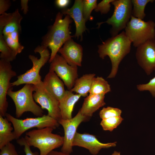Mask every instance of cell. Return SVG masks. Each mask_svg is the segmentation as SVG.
<instances>
[{"mask_svg": "<svg viewBox=\"0 0 155 155\" xmlns=\"http://www.w3.org/2000/svg\"><path fill=\"white\" fill-rule=\"evenodd\" d=\"M137 89L140 91H148L154 97H155V77L146 84L137 85Z\"/></svg>", "mask_w": 155, "mask_h": 155, "instance_id": "cell-30", "label": "cell"}, {"mask_svg": "<svg viewBox=\"0 0 155 155\" xmlns=\"http://www.w3.org/2000/svg\"><path fill=\"white\" fill-rule=\"evenodd\" d=\"M69 2L70 1L68 0H57L55 1V4L58 7L63 8L67 6Z\"/></svg>", "mask_w": 155, "mask_h": 155, "instance_id": "cell-35", "label": "cell"}, {"mask_svg": "<svg viewBox=\"0 0 155 155\" xmlns=\"http://www.w3.org/2000/svg\"><path fill=\"white\" fill-rule=\"evenodd\" d=\"M111 155H121L120 152L116 151H114Z\"/></svg>", "mask_w": 155, "mask_h": 155, "instance_id": "cell-38", "label": "cell"}, {"mask_svg": "<svg viewBox=\"0 0 155 155\" xmlns=\"http://www.w3.org/2000/svg\"><path fill=\"white\" fill-rule=\"evenodd\" d=\"M28 0H21V10L23 11L24 13L25 14H26L28 11Z\"/></svg>", "mask_w": 155, "mask_h": 155, "instance_id": "cell-36", "label": "cell"}, {"mask_svg": "<svg viewBox=\"0 0 155 155\" xmlns=\"http://www.w3.org/2000/svg\"><path fill=\"white\" fill-rule=\"evenodd\" d=\"M58 52L69 65L81 66L82 60L83 49L80 44L71 38L66 42Z\"/></svg>", "mask_w": 155, "mask_h": 155, "instance_id": "cell-15", "label": "cell"}, {"mask_svg": "<svg viewBox=\"0 0 155 155\" xmlns=\"http://www.w3.org/2000/svg\"><path fill=\"white\" fill-rule=\"evenodd\" d=\"M0 155H18L14 145L9 142L0 149Z\"/></svg>", "mask_w": 155, "mask_h": 155, "instance_id": "cell-32", "label": "cell"}, {"mask_svg": "<svg viewBox=\"0 0 155 155\" xmlns=\"http://www.w3.org/2000/svg\"><path fill=\"white\" fill-rule=\"evenodd\" d=\"M11 123L6 118L0 115V149L12 140L16 139Z\"/></svg>", "mask_w": 155, "mask_h": 155, "instance_id": "cell-21", "label": "cell"}, {"mask_svg": "<svg viewBox=\"0 0 155 155\" xmlns=\"http://www.w3.org/2000/svg\"><path fill=\"white\" fill-rule=\"evenodd\" d=\"M16 75V72L12 69L10 62L4 59L0 60V115L5 116L8 104L6 96L9 89L11 88L10 81Z\"/></svg>", "mask_w": 155, "mask_h": 155, "instance_id": "cell-11", "label": "cell"}, {"mask_svg": "<svg viewBox=\"0 0 155 155\" xmlns=\"http://www.w3.org/2000/svg\"><path fill=\"white\" fill-rule=\"evenodd\" d=\"M113 0H103L97 5L94 10L96 12H100L101 14L107 13L110 10L111 3Z\"/></svg>", "mask_w": 155, "mask_h": 155, "instance_id": "cell-31", "label": "cell"}, {"mask_svg": "<svg viewBox=\"0 0 155 155\" xmlns=\"http://www.w3.org/2000/svg\"><path fill=\"white\" fill-rule=\"evenodd\" d=\"M95 75L94 73L84 75L76 80L73 88L69 90L75 92L81 96H87L90 90L92 81Z\"/></svg>", "mask_w": 155, "mask_h": 155, "instance_id": "cell-20", "label": "cell"}, {"mask_svg": "<svg viewBox=\"0 0 155 155\" xmlns=\"http://www.w3.org/2000/svg\"><path fill=\"white\" fill-rule=\"evenodd\" d=\"M12 89L11 88L9 89L7 95L14 102L16 117H20L26 112H30L37 117L43 115V109L34 101L33 94L35 91L34 85L25 84L21 89L16 91Z\"/></svg>", "mask_w": 155, "mask_h": 155, "instance_id": "cell-4", "label": "cell"}, {"mask_svg": "<svg viewBox=\"0 0 155 155\" xmlns=\"http://www.w3.org/2000/svg\"><path fill=\"white\" fill-rule=\"evenodd\" d=\"M78 94H74L69 90H66L63 98L59 101L61 119H70L72 117V114L74 106L81 97Z\"/></svg>", "mask_w": 155, "mask_h": 155, "instance_id": "cell-19", "label": "cell"}, {"mask_svg": "<svg viewBox=\"0 0 155 155\" xmlns=\"http://www.w3.org/2000/svg\"><path fill=\"white\" fill-rule=\"evenodd\" d=\"M17 143L21 146H24V150L25 155H39L37 152H33L30 149V147L27 143L24 138L22 137L17 140Z\"/></svg>", "mask_w": 155, "mask_h": 155, "instance_id": "cell-33", "label": "cell"}, {"mask_svg": "<svg viewBox=\"0 0 155 155\" xmlns=\"http://www.w3.org/2000/svg\"><path fill=\"white\" fill-rule=\"evenodd\" d=\"M110 85L102 77H94L92 81L89 94H106L111 91Z\"/></svg>", "mask_w": 155, "mask_h": 155, "instance_id": "cell-23", "label": "cell"}, {"mask_svg": "<svg viewBox=\"0 0 155 155\" xmlns=\"http://www.w3.org/2000/svg\"><path fill=\"white\" fill-rule=\"evenodd\" d=\"M3 38L8 46L17 55L21 53L24 48L19 41L12 39L7 36H3Z\"/></svg>", "mask_w": 155, "mask_h": 155, "instance_id": "cell-29", "label": "cell"}, {"mask_svg": "<svg viewBox=\"0 0 155 155\" xmlns=\"http://www.w3.org/2000/svg\"><path fill=\"white\" fill-rule=\"evenodd\" d=\"M34 86L33 97L35 101L42 109L47 111L48 115L58 121L61 119L59 101L46 89L42 81Z\"/></svg>", "mask_w": 155, "mask_h": 155, "instance_id": "cell-9", "label": "cell"}, {"mask_svg": "<svg viewBox=\"0 0 155 155\" xmlns=\"http://www.w3.org/2000/svg\"><path fill=\"white\" fill-rule=\"evenodd\" d=\"M135 57L138 64L148 75L155 71V39L137 47Z\"/></svg>", "mask_w": 155, "mask_h": 155, "instance_id": "cell-13", "label": "cell"}, {"mask_svg": "<svg viewBox=\"0 0 155 155\" xmlns=\"http://www.w3.org/2000/svg\"><path fill=\"white\" fill-rule=\"evenodd\" d=\"M122 111L120 109L111 106L104 107L100 111L99 115L101 119L121 116Z\"/></svg>", "mask_w": 155, "mask_h": 155, "instance_id": "cell-28", "label": "cell"}, {"mask_svg": "<svg viewBox=\"0 0 155 155\" xmlns=\"http://www.w3.org/2000/svg\"><path fill=\"white\" fill-rule=\"evenodd\" d=\"M116 143L117 142L102 143L94 135L77 132L73 142L72 146L84 148L88 150L92 155H96L102 148L115 147Z\"/></svg>", "mask_w": 155, "mask_h": 155, "instance_id": "cell-14", "label": "cell"}, {"mask_svg": "<svg viewBox=\"0 0 155 155\" xmlns=\"http://www.w3.org/2000/svg\"><path fill=\"white\" fill-rule=\"evenodd\" d=\"M131 43L125 31H123L98 45V52L99 57L104 59L108 56L111 62V69L107 78L115 77L120 62L130 51Z\"/></svg>", "mask_w": 155, "mask_h": 155, "instance_id": "cell-1", "label": "cell"}, {"mask_svg": "<svg viewBox=\"0 0 155 155\" xmlns=\"http://www.w3.org/2000/svg\"><path fill=\"white\" fill-rule=\"evenodd\" d=\"M83 0H76L71 8L63 9L61 12L63 14L69 15L73 19L76 26L75 36L78 38L80 36L81 40L83 33L87 30L83 13Z\"/></svg>", "mask_w": 155, "mask_h": 155, "instance_id": "cell-16", "label": "cell"}, {"mask_svg": "<svg viewBox=\"0 0 155 155\" xmlns=\"http://www.w3.org/2000/svg\"><path fill=\"white\" fill-rule=\"evenodd\" d=\"M105 94H89L86 96L80 110L81 113L88 118L91 117L95 112L106 104Z\"/></svg>", "mask_w": 155, "mask_h": 155, "instance_id": "cell-18", "label": "cell"}, {"mask_svg": "<svg viewBox=\"0 0 155 155\" xmlns=\"http://www.w3.org/2000/svg\"><path fill=\"white\" fill-rule=\"evenodd\" d=\"M89 118L83 115L80 110L76 115L70 119H61L58 121L63 127L64 132L63 143L61 151L70 154L72 152L73 142L78 127L82 122Z\"/></svg>", "mask_w": 155, "mask_h": 155, "instance_id": "cell-12", "label": "cell"}, {"mask_svg": "<svg viewBox=\"0 0 155 155\" xmlns=\"http://www.w3.org/2000/svg\"><path fill=\"white\" fill-rule=\"evenodd\" d=\"M5 116L7 120L12 124L14 129L13 133L16 139L17 140L24 132L30 129L36 127L38 129H41L49 127L55 129L60 125L57 120L48 115L24 119L15 118L8 113H6Z\"/></svg>", "mask_w": 155, "mask_h": 155, "instance_id": "cell-8", "label": "cell"}, {"mask_svg": "<svg viewBox=\"0 0 155 155\" xmlns=\"http://www.w3.org/2000/svg\"><path fill=\"white\" fill-rule=\"evenodd\" d=\"M123 119L121 116L102 119L100 123L103 130L112 131L121 123Z\"/></svg>", "mask_w": 155, "mask_h": 155, "instance_id": "cell-26", "label": "cell"}, {"mask_svg": "<svg viewBox=\"0 0 155 155\" xmlns=\"http://www.w3.org/2000/svg\"><path fill=\"white\" fill-rule=\"evenodd\" d=\"M11 2L8 0H0V14L1 15L5 13L10 7Z\"/></svg>", "mask_w": 155, "mask_h": 155, "instance_id": "cell-34", "label": "cell"}, {"mask_svg": "<svg viewBox=\"0 0 155 155\" xmlns=\"http://www.w3.org/2000/svg\"><path fill=\"white\" fill-rule=\"evenodd\" d=\"M22 19V16L18 9L13 13H9L5 26L2 31L3 35H7L16 31L20 32L21 31L20 22Z\"/></svg>", "mask_w": 155, "mask_h": 155, "instance_id": "cell-22", "label": "cell"}, {"mask_svg": "<svg viewBox=\"0 0 155 155\" xmlns=\"http://www.w3.org/2000/svg\"><path fill=\"white\" fill-rule=\"evenodd\" d=\"M47 155H70L69 154L63 152L61 151L53 150L49 153Z\"/></svg>", "mask_w": 155, "mask_h": 155, "instance_id": "cell-37", "label": "cell"}, {"mask_svg": "<svg viewBox=\"0 0 155 155\" xmlns=\"http://www.w3.org/2000/svg\"><path fill=\"white\" fill-rule=\"evenodd\" d=\"M114 7L112 16L104 22L98 23V28L104 23L111 25L110 33L114 36L125 29L132 16V4L131 0H113L111 3Z\"/></svg>", "mask_w": 155, "mask_h": 155, "instance_id": "cell-7", "label": "cell"}, {"mask_svg": "<svg viewBox=\"0 0 155 155\" xmlns=\"http://www.w3.org/2000/svg\"><path fill=\"white\" fill-rule=\"evenodd\" d=\"M125 29L126 36L137 48L155 39V23L151 20L146 22L132 16Z\"/></svg>", "mask_w": 155, "mask_h": 155, "instance_id": "cell-5", "label": "cell"}, {"mask_svg": "<svg viewBox=\"0 0 155 155\" xmlns=\"http://www.w3.org/2000/svg\"><path fill=\"white\" fill-rule=\"evenodd\" d=\"M54 129L51 127L34 129L26 133L24 138L28 144L38 148L39 155H47L53 150L63 145V136L54 134Z\"/></svg>", "mask_w": 155, "mask_h": 155, "instance_id": "cell-3", "label": "cell"}, {"mask_svg": "<svg viewBox=\"0 0 155 155\" xmlns=\"http://www.w3.org/2000/svg\"><path fill=\"white\" fill-rule=\"evenodd\" d=\"M96 0H83V13L84 18L86 21L91 20L93 17L91 14L92 11L95 9L97 5Z\"/></svg>", "mask_w": 155, "mask_h": 155, "instance_id": "cell-27", "label": "cell"}, {"mask_svg": "<svg viewBox=\"0 0 155 155\" xmlns=\"http://www.w3.org/2000/svg\"><path fill=\"white\" fill-rule=\"evenodd\" d=\"M49 71L55 72L69 90L73 88L78 78V66L69 65L62 56L58 54L50 63Z\"/></svg>", "mask_w": 155, "mask_h": 155, "instance_id": "cell-10", "label": "cell"}, {"mask_svg": "<svg viewBox=\"0 0 155 155\" xmlns=\"http://www.w3.org/2000/svg\"><path fill=\"white\" fill-rule=\"evenodd\" d=\"M34 51L40 54V58L38 59L34 55H29V58L33 64L32 67L24 73L18 75L17 80L11 83L12 87L24 84L35 85L42 81L40 71L41 68L49 61L51 54L47 48L41 46H37Z\"/></svg>", "mask_w": 155, "mask_h": 155, "instance_id": "cell-6", "label": "cell"}, {"mask_svg": "<svg viewBox=\"0 0 155 155\" xmlns=\"http://www.w3.org/2000/svg\"><path fill=\"white\" fill-rule=\"evenodd\" d=\"M0 51L1 59L10 62L16 58L17 55L6 44L1 30H0Z\"/></svg>", "mask_w": 155, "mask_h": 155, "instance_id": "cell-25", "label": "cell"}, {"mask_svg": "<svg viewBox=\"0 0 155 155\" xmlns=\"http://www.w3.org/2000/svg\"><path fill=\"white\" fill-rule=\"evenodd\" d=\"M43 82L46 89L59 101L64 96V84L54 71H49Z\"/></svg>", "mask_w": 155, "mask_h": 155, "instance_id": "cell-17", "label": "cell"}, {"mask_svg": "<svg viewBox=\"0 0 155 155\" xmlns=\"http://www.w3.org/2000/svg\"><path fill=\"white\" fill-rule=\"evenodd\" d=\"M63 14L58 12L55 22L49 30L42 38L41 46L49 48L51 53L49 62L53 60L62 45L73 36L71 35L70 24L72 20L68 15L63 19Z\"/></svg>", "mask_w": 155, "mask_h": 155, "instance_id": "cell-2", "label": "cell"}, {"mask_svg": "<svg viewBox=\"0 0 155 155\" xmlns=\"http://www.w3.org/2000/svg\"><path fill=\"white\" fill-rule=\"evenodd\" d=\"M133 8L132 16L143 20L146 16L144 10L146 5L149 2L153 3L154 0H131Z\"/></svg>", "mask_w": 155, "mask_h": 155, "instance_id": "cell-24", "label": "cell"}]
</instances>
